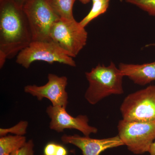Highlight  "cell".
<instances>
[{
    "label": "cell",
    "instance_id": "6da1fadb",
    "mask_svg": "<svg viewBox=\"0 0 155 155\" xmlns=\"http://www.w3.org/2000/svg\"><path fill=\"white\" fill-rule=\"evenodd\" d=\"M32 41L29 24L15 0H0V68Z\"/></svg>",
    "mask_w": 155,
    "mask_h": 155
},
{
    "label": "cell",
    "instance_id": "7a4b0ae2",
    "mask_svg": "<svg viewBox=\"0 0 155 155\" xmlns=\"http://www.w3.org/2000/svg\"><path fill=\"white\" fill-rule=\"evenodd\" d=\"M85 74L89 86L84 97L91 104H96L111 95L124 93L123 78L125 76L114 62L108 66L98 64Z\"/></svg>",
    "mask_w": 155,
    "mask_h": 155
},
{
    "label": "cell",
    "instance_id": "3957f363",
    "mask_svg": "<svg viewBox=\"0 0 155 155\" xmlns=\"http://www.w3.org/2000/svg\"><path fill=\"white\" fill-rule=\"evenodd\" d=\"M50 37L68 56L74 58L86 45L88 34L75 19H59L52 25Z\"/></svg>",
    "mask_w": 155,
    "mask_h": 155
},
{
    "label": "cell",
    "instance_id": "277c9868",
    "mask_svg": "<svg viewBox=\"0 0 155 155\" xmlns=\"http://www.w3.org/2000/svg\"><path fill=\"white\" fill-rule=\"evenodd\" d=\"M118 135L124 145L136 155L148 152L155 140V122L122 120L118 125Z\"/></svg>",
    "mask_w": 155,
    "mask_h": 155
},
{
    "label": "cell",
    "instance_id": "5b68a950",
    "mask_svg": "<svg viewBox=\"0 0 155 155\" xmlns=\"http://www.w3.org/2000/svg\"><path fill=\"white\" fill-rule=\"evenodd\" d=\"M120 110L124 120L155 122V85L128 94L124 99Z\"/></svg>",
    "mask_w": 155,
    "mask_h": 155
},
{
    "label": "cell",
    "instance_id": "8992f818",
    "mask_svg": "<svg viewBox=\"0 0 155 155\" xmlns=\"http://www.w3.org/2000/svg\"><path fill=\"white\" fill-rule=\"evenodd\" d=\"M22 9L30 26L32 41H51L50 29L60 18L47 0H27Z\"/></svg>",
    "mask_w": 155,
    "mask_h": 155
},
{
    "label": "cell",
    "instance_id": "52a82bcc",
    "mask_svg": "<svg viewBox=\"0 0 155 155\" xmlns=\"http://www.w3.org/2000/svg\"><path fill=\"white\" fill-rule=\"evenodd\" d=\"M35 61H42L52 64L55 62L76 66L73 58L68 56L54 42L32 41L30 45L21 51L17 55L16 63L25 69Z\"/></svg>",
    "mask_w": 155,
    "mask_h": 155
},
{
    "label": "cell",
    "instance_id": "ba28073f",
    "mask_svg": "<svg viewBox=\"0 0 155 155\" xmlns=\"http://www.w3.org/2000/svg\"><path fill=\"white\" fill-rule=\"evenodd\" d=\"M68 84L66 76L60 77L50 73L48 75V82L42 86L28 85L24 87V91L38 101L45 98L51 101L54 107L66 108L68 104V96L66 88Z\"/></svg>",
    "mask_w": 155,
    "mask_h": 155
},
{
    "label": "cell",
    "instance_id": "9c48e42d",
    "mask_svg": "<svg viewBox=\"0 0 155 155\" xmlns=\"http://www.w3.org/2000/svg\"><path fill=\"white\" fill-rule=\"evenodd\" d=\"M66 108L49 106L46 113L51 119L50 128L58 132H62L66 129L78 130L84 136H89L91 134L97 132V129L89 125V119L86 115L73 117L66 111Z\"/></svg>",
    "mask_w": 155,
    "mask_h": 155
},
{
    "label": "cell",
    "instance_id": "30bf717a",
    "mask_svg": "<svg viewBox=\"0 0 155 155\" xmlns=\"http://www.w3.org/2000/svg\"><path fill=\"white\" fill-rule=\"evenodd\" d=\"M61 139L65 144H72L80 149L83 155H100L106 150L124 145L118 135L98 139L78 134H64Z\"/></svg>",
    "mask_w": 155,
    "mask_h": 155
},
{
    "label": "cell",
    "instance_id": "8fae6325",
    "mask_svg": "<svg viewBox=\"0 0 155 155\" xmlns=\"http://www.w3.org/2000/svg\"><path fill=\"white\" fill-rule=\"evenodd\" d=\"M119 68L124 76L136 84L145 85L155 81V61L143 64L120 63Z\"/></svg>",
    "mask_w": 155,
    "mask_h": 155
},
{
    "label": "cell",
    "instance_id": "7c38bea8",
    "mask_svg": "<svg viewBox=\"0 0 155 155\" xmlns=\"http://www.w3.org/2000/svg\"><path fill=\"white\" fill-rule=\"evenodd\" d=\"M24 136L11 135L0 138V155H11L22 148L26 143Z\"/></svg>",
    "mask_w": 155,
    "mask_h": 155
},
{
    "label": "cell",
    "instance_id": "4fadbf2b",
    "mask_svg": "<svg viewBox=\"0 0 155 155\" xmlns=\"http://www.w3.org/2000/svg\"><path fill=\"white\" fill-rule=\"evenodd\" d=\"M51 8L60 19H73V5L75 0H47Z\"/></svg>",
    "mask_w": 155,
    "mask_h": 155
},
{
    "label": "cell",
    "instance_id": "5bb4252c",
    "mask_svg": "<svg viewBox=\"0 0 155 155\" xmlns=\"http://www.w3.org/2000/svg\"><path fill=\"white\" fill-rule=\"evenodd\" d=\"M110 0H101L93 3L91 11L80 21L81 25L85 28L91 21L101 14L105 13L110 4Z\"/></svg>",
    "mask_w": 155,
    "mask_h": 155
},
{
    "label": "cell",
    "instance_id": "9a60e30c",
    "mask_svg": "<svg viewBox=\"0 0 155 155\" xmlns=\"http://www.w3.org/2000/svg\"><path fill=\"white\" fill-rule=\"evenodd\" d=\"M28 123L27 121H21L17 125L10 128H0V136H5L8 133H11L15 135L23 136L26 133Z\"/></svg>",
    "mask_w": 155,
    "mask_h": 155
},
{
    "label": "cell",
    "instance_id": "2e32d148",
    "mask_svg": "<svg viewBox=\"0 0 155 155\" xmlns=\"http://www.w3.org/2000/svg\"><path fill=\"white\" fill-rule=\"evenodd\" d=\"M126 2L155 17V0H126Z\"/></svg>",
    "mask_w": 155,
    "mask_h": 155
},
{
    "label": "cell",
    "instance_id": "e0dca14e",
    "mask_svg": "<svg viewBox=\"0 0 155 155\" xmlns=\"http://www.w3.org/2000/svg\"><path fill=\"white\" fill-rule=\"evenodd\" d=\"M44 155H68L66 147L54 142L47 143L44 149Z\"/></svg>",
    "mask_w": 155,
    "mask_h": 155
},
{
    "label": "cell",
    "instance_id": "ac0fdd59",
    "mask_svg": "<svg viewBox=\"0 0 155 155\" xmlns=\"http://www.w3.org/2000/svg\"><path fill=\"white\" fill-rule=\"evenodd\" d=\"M34 144L33 140H30L26 142L22 148L13 153L11 155H35Z\"/></svg>",
    "mask_w": 155,
    "mask_h": 155
},
{
    "label": "cell",
    "instance_id": "d6986e66",
    "mask_svg": "<svg viewBox=\"0 0 155 155\" xmlns=\"http://www.w3.org/2000/svg\"><path fill=\"white\" fill-rule=\"evenodd\" d=\"M148 153L150 155H155V141L153 143L150 147Z\"/></svg>",
    "mask_w": 155,
    "mask_h": 155
},
{
    "label": "cell",
    "instance_id": "ffe728a7",
    "mask_svg": "<svg viewBox=\"0 0 155 155\" xmlns=\"http://www.w3.org/2000/svg\"><path fill=\"white\" fill-rule=\"evenodd\" d=\"M15 1H16V2H17L20 5L22 6V7L24 3L25 2H26L27 0H15Z\"/></svg>",
    "mask_w": 155,
    "mask_h": 155
},
{
    "label": "cell",
    "instance_id": "44dd1931",
    "mask_svg": "<svg viewBox=\"0 0 155 155\" xmlns=\"http://www.w3.org/2000/svg\"><path fill=\"white\" fill-rule=\"evenodd\" d=\"M79 1L83 4H86L89 2L91 0H79Z\"/></svg>",
    "mask_w": 155,
    "mask_h": 155
},
{
    "label": "cell",
    "instance_id": "7402d4cb",
    "mask_svg": "<svg viewBox=\"0 0 155 155\" xmlns=\"http://www.w3.org/2000/svg\"><path fill=\"white\" fill-rule=\"evenodd\" d=\"M101 1V0H92V3L95 2H97V1Z\"/></svg>",
    "mask_w": 155,
    "mask_h": 155
},
{
    "label": "cell",
    "instance_id": "603a6c76",
    "mask_svg": "<svg viewBox=\"0 0 155 155\" xmlns=\"http://www.w3.org/2000/svg\"><path fill=\"white\" fill-rule=\"evenodd\" d=\"M150 46H155V44L149 45L146 46V47Z\"/></svg>",
    "mask_w": 155,
    "mask_h": 155
}]
</instances>
